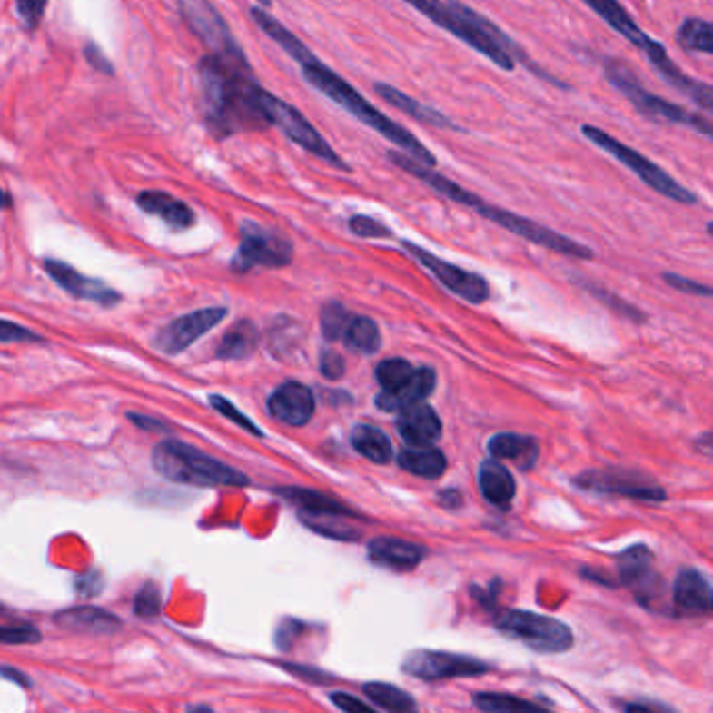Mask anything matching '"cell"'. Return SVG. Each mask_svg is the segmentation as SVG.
<instances>
[{
	"label": "cell",
	"mask_w": 713,
	"mask_h": 713,
	"mask_svg": "<svg viewBox=\"0 0 713 713\" xmlns=\"http://www.w3.org/2000/svg\"><path fill=\"white\" fill-rule=\"evenodd\" d=\"M302 75L306 78L308 84H312L318 93H322L327 99H331L348 112L350 115H354L358 122H362L364 126H369L379 133L387 141L396 144L398 149L404 151L414 159H419L421 163L431 165L435 168L438 165V157H435L431 151H429L423 143L414 136L411 130H406L404 126H400L398 122H393L391 117H387L383 112L364 99L358 90L350 84L348 80H343L342 75L335 74L329 65H324L321 59L310 57L308 61H303L300 65Z\"/></svg>",
	"instance_id": "cell-2"
},
{
	"label": "cell",
	"mask_w": 713,
	"mask_h": 713,
	"mask_svg": "<svg viewBox=\"0 0 713 713\" xmlns=\"http://www.w3.org/2000/svg\"><path fill=\"white\" fill-rule=\"evenodd\" d=\"M661 279L666 281L671 289L682 291V293L697 295V297H713V287L703 285V282H697V281H692V279H687V276H682V274L663 272Z\"/></svg>",
	"instance_id": "cell-45"
},
{
	"label": "cell",
	"mask_w": 713,
	"mask_h": 713,
	"mask_svg": "<svg viewBox=\"0 0 713 713\" xmlns=\"http://www.w3.org/2000/svg\"><path fill=\"white\" fill-rule=\"evenodd\" d=\"M203 122L216 138L264 130L262 88L245 51L207 53L199 61Z\"/></svg>",
	"instance_id": "cell-1"
},
{
	"label": "cell",
	"mask_w": 713,
	"mask_h": 713,
	"mask_svg": "<svg viewBox=\"0 0 713 713\" xmlns=\"http://www.w3.org/2000/svg\"><path fill=\"white\" fill-rule=\"evenodd\" d=\"M375 94L379 96V99H383L387 105H391L393 109H398V112H401L404 115L412 117V120L427 124V126L441 128V130H462L460 126H456V124L450 120L448 115L438 112V109H433V107L425 105V103L412 99V96L401 93L400 88L385 84V82H377Z\"/></svg>",
	"instance_id": "cell-25"
},
{
	"label": "cell",
	"mask_w": 713,
	"mask_h": 713,
	"mask_svg": "<svg viewBox=\"0 0 713 713\" xmlns=\"http://www.w3.org/2000/svg\"><path fill=\"white\" fill-rule=\"evenodd\" d=\"M348 228L360 239H390L393 237L391 228L385 226L379 220L364 216V213H356V216L350 218Z\"/></svg>",
	"instance_id": "cell-40"
},
{
	"label": "cell",
	"mask_w": 713,
	"mask_h": 713,
	"mask_svg": "<svg viewBox=\"0 0 713 713\" xmlns=\"http://www.w3.org/2000/svg\"><path fill=\"white\" fill-rule=\"evenodd\" d=\"M82 53H84V59L90 67L105 75H114V64L107 59V54L101 51L99 45L93 43V40H88L84 48H82Z\"/></svg>",
	"instance_id": "cell-46"
},
{
	"label": "cell",
	"mask_w": 713,
	"mask_h": 713,
	"mask_svg": "<svg viewBox=\"0 0 713 713\" xmlns=\"http://www.w3.org/2000/svg\"><path fill=\"white\" fill-rule=\"evenodd\" d=\"M159 609H162V594H159V588L149 581L134 597V613L138 618L151 619L159 615Z\"/></svg>",
	"instance_id": "cell-42"
},
{
	"label": "cell",
	"mask_w": 713,
	"mask_h": 713,
	"mask_svg": "<svg viewBox=\"0 0 713 713\" xmlns=\"http://www.w3.org/2000/svg\"><path fill=\"white\" fill-rule=\"evenodd\" d=\"M626 711H650V709H669L666 705H649V703H626L624 705Z\"/></svg>",
	"instance_id": "cell-56"
},
{
	"label": "cell",
	"mask_w": 713,
	"mask_h": 713,
	"mask_svg": "<svg viewBox=\"0 0 713 713\" xmlns=\"http://www.w3.org/2000/svg\"><path fill=\"white\" fill-rule=\"evenodd\" d=\"M498 632L528 647L534 653L557 655L567 653L576 642L571 628L560 619L549 615L523 611V609H507L494 618Z\"/></svg>",
	"instance_id": "cell-8"
},
{
	"label": "cell",
	"mask_w": 713,
	"mask_h": 713,
	"mask_svg": "<svg viewBox=\"0 0 713 713\" xmlns=\"http://www.w3.org/2000/svg\"><path fill=\"white\" fill-rule=\"evenodd\" d=\"M258 343L260 333L258 329H255V324L249 321H241L223 337V342H220L216 350V356L220 360H245L258 350Z\"/></svg>",
	"instance_id": "cell-33"
},
{
	"label": "cell",
	"mask_w": 713,
	"mask_h": 713,
	"mask_svg": "<svg viewBox=\"0 0 713 713\" xmlns=\"http://www.w3.org/2000/svg\"><path fill=\"white\" fill-rule=\"evenodd\" d=\"M3 678H5V680H9V682L19 684V687H30V684H32L30 678L24 676L22 671H15L9 666H3Z\"/></svg>",
	"instance_id": "cell-54"
},
{
	"label": "cell",
	"mask_w": 713,
	"mask_h": 713,
	"mask_svg": "<svg viewBox=\"0 0 713 713\" xmlns=\"http://www.w3.org/2000/svg\"><path fill=\"white\" fill-rule=\"evenodd\" d=\"M695 448H697L701 454L711 456V459H713V431L703 433L701 438H697V440H695Z\"/></svg>",
	"instance_id": "cell-55"
},
{
	"label": "cell",
	"mask_w": 713,
	"mask_h": 713,
	"mask_svg": "<svg viewBox=\"0 0 713 713\" xmlns=\"http://www.w3.org/2000/svg\"><path fill=\"white\" fill-rule=\"evenodd\" d=\"M676 40L687 53L713 54V22L701 17H687L678 25Z\"/></svg>",
	"instance_id": "cell-34"
},
{
	"label": "cell",
	"mask_w": 713,
	"mask_h": 713,
	"mask_svg": "<svg viewBox=\"0 0 713 713\" xmlns=\"http://www.w3.org/2000/svg\"><path fill=\"white\" fill-rule=\"evenodd\" d=\"M653 552L645 544L629 546L618 557V571L621 584L632 588L642 607L655 609L653 600L661 594V578L655 571Z\"/></svg>",
	"instance_id": "cell-17"
},
{
	"label": "cell",
	"mask_w": 713,
	"mask_h": 713,
	"mask_svg": "<svg viewBox=\"0 0 713 713\" xmlns=\"http://www.w3.org/2000/svg\"><path fill=\"white\" fill-rule=\"evenodd\" d=\"M226 314H228L226 308H201L186 316H180L155 335L153 339L155 350L170 356L180 354V352L191 348L199 337L210 333L216 324L223 322Z\"/></svg>",
	"instance_id": "cell-16"
},
{
	"label": "cell",
	"mask_w": 713,
	"mask_h": 713,
	"mask_svg": "<svg viewBox=\"0 0 713 713\" xmlns=\"http://www.w3.org/2000/svg\"><path fill=\"white\" fill-rule=\"evenodd\" d=\"M210 404H212V408H216V411L223 414L224 419H228V421H233L234 425H239V427H243L245 431H249V433H253V435H258V438H262V433L260 431V427L253 423L252 419H247L243 412L239 411L237 406L233 404V401H228L224 396H218V393H212L210 396Z\"/></svg>",
	"instance_id": "cell-41"
},
{
	"label": "cell",
	"mask_w": 713,
	"mask_h": 713,
	"mask_svg": "<svg viewBox=\"0 0 713 713\" xmlns=\"http://www.w3.org/2000/svg\"><path fill=\"white\" fill-rule=\"evenodd\" d=\"M440 504L446 509H459L462 504V494L456 490H446L440 494Z\"/></svg>",
	"instance_id": "cell-52"
},
{
	"label": "cell",
	"mask_w": 713,
	"mask_h": 713,
	"mask_svg": "<svg viewBox=\"0 0 713 713\" xmlns=\"http://www.w3.org/2000/svg\"><path fill=\"white\" fill-rule=\"evenodd\" d=\"M321 372H322V377H327L331 381L339 379L345 372L343 358L333 350H324L321 354Z\"/></svg>",
	"instance_id": "cell-47"
},
{
	"label": "cell",
	"mask_w": 713,
	"mask_h": 713,
	"mask_svg": "<svg viewBox=\"0 0 713 713\" xmlns=\"http://www.w3.org/2000/svg\"><path fill=\"white\" fill-rule=\"evenodd\" d=\"M401 669L408 676L419 678L425 682L454 680V678H475L491 671L488 661L475 659L469 655L446 653V650H412L401 663Z\"/></svg>",
	"instance_id": "cell-13"
},
{
	"label": "cell",
	"mask_w": 713,
	"mask_h": 713,
	"mask_svg": "<svg viewBox=\"0 0 713 713\" xmlns=\"http://www.w3.org/2000/svg\"><path fill=\"white\" fill-rule=\"evenodd\" d=\"M352 448L375 465H385L391 459V441L381 429L360 423L350 433Z\"/></svg>",
	"instance_id": "cell-32"
},
{
	"label": "cell",
	"mask_w": 713,
	"mask_h": 713,
	"mask_svg": "<svg viewBox=\"0 0 713 713\" xmlns=\"http://www.w3.org/2000/svg\"><path fill=\"white\" fill-rule=\"evenodd\" d=\"M427 557L423 544L408 542L393 536H379L369 542V559L372 563L390 567L396 571L414 569Z\"/></svg>",
	"instance_id": "cell-24"
},
{
	"label": "cell",
	"mask_w": 713,
	"mask_h": 713,
	"mask_svg": "<svg viewBox=\"0 0 713 713\" xmlns=\"http://www.w3.org/2000/svg\"><path fill=\"white\" fill-rule=\"evenodd\" d=\"M491 459L513 462L519 470H531L540 459V444L531 435L496 433L488 440Z\"/></svg>",
	"instance_id": "cell-26"
},
{
	"label": "cell",
	"mask_w": 713,
	"mask_h": 713,
	"mask_svg": "<svg viewBox=\"0 0 713 713\" xmlns=\"http://www.w3.org/2000/svg\"><path fill=\"white\" fill-rule=\"evenodd\" d=\"M54 624L67 629V632L84 634H115L122 628L120 618L96 607L67 609V611L54 615Z\"/></svg>",
	"instance_id": "cell-29"
},
{
	"label": "cell",
	"mask_w": 713,
	"mask_h": 713,
	"mask_svg": "<svg viewBox=\"0 0 713 713\" xmlns=\"http://www.w3.org/2000/svg\"><path fill=\"white\" fill-rule=\"evenodd\" d=\"M239 249L231 262L234 272H249L253 268H282L293 260V243L285 234L266 228L253 220H243L239 228Z\"/></svg>",
	"instance_id": "cell-10"
},
{
	"label": "cell",
	"mask_w": 713,
	"mask_h": 713,
	"mask_svg": "<svg viewBox=\"0 0 713 713\" xmlns=\"http://www.w3.org/2000/svg\"><path fill=\"white\" fill-rule=\"evenodd\" d=\"M448 199H452V203L470 207V210L480 213L481 218L490 220L491 224L500 226L504 231L513 233L517 237L530 241V243H534L538 247L550 249V252L569 255V258H576V260L594 258L592 249L584 243H579V241H573L571 237H567V234H560L549 226L538 224L534 220L519 216L515 212L502 210V207H498L494 203H488V201H483L480 195H475V193L462 189L460 184H454V189L450 193Z\"/></svg>",
	"instance_id": "cell-5"
},
{
	"label": "cell",
	"mask_w": 713,
	"mask_h": 713,
	"mask_svg": "<svg viewBox=\"0 0 713 713\" xmlns=\"http://www.w3.org/2000/svg\"><path fill=\"white\" fill-rule=\"evenodd\" d=\"M671 609L680 618L713 613V584L698 569L684 567L671 586Z\"/></svg>",
	"instance_id": "cell-18"
},
{
	"label": "cell",
	"mask_w": 713,
	"mask_h": 713,
	"mask_svg": "<svg viewBox=\"0 0 713 713\" xmlns=\"http://www.w3.org/2000/svg\"><path fill=\"white\" fill-rule=\"evenodd\" d=\"M45 270L61 289H65L67 293H72L74 297H80V300L101 303V306H114V303L120 302V293H117V291H114L99 279H90V276L80 274L78 270L65 264V262L45 260Z\"/></svg>",
	"instance_id": "cell-20"
},
{
	"label": "cell",
	"mask_w": 713,
	"mask_h": 713,
	"mask_svg": "<svg viewBox=\"0 0 713 713\" xmlns=\"http://www.w3.org/2000/svg\"><path fill=\"white\" fill-rule=\"evenodd\" d=\"M128 419L133 421V423L138 429H144V431H168V427H165L162 421H157L153 417H147V414H136V412H128Z\"/></svg>",
	"instance_id": "cell-51"
},
{
	"label": "cell",
	"mask_w": 713,
	"mask_h": 713,
	"mask_svg": "<svg viewBox=\"0 0 713 713\" xmlns=\"http://www.w3.org/2000/svg\"><path fill=\"white\" fill-rule=\"evenodd\" d=\"M573 483L579 490L594 491V494H611L624 496L632 500L642 502H663L668 498V491L650 480V477L636 473L629 469H592L579 473Z\"/></svg>",
	"instance_id": "cell-11"
},
{
	"label": "cell",
	"mask_w": 713,
	"mask_h": 713,
	"mask_svg": "<svg viewBox=\"0 0 713 713\" xmlns=\"http://www.w3.org/2000/svg\"><path fill=\"white\" fill-rule=\"evenodd\" d=\"M48 0H15V11L27 32H34L45 17Z\"/></svg>",
	"instance_id": "cell-43"
},
{
	"label": "cell",
	"mask_w": 713,
	"mask_h": 713,
	"mask_svg": "<svg viewBox=\"0 0 713 713\" xmlns=\"http://www.w3.org/2000/svg\"><path fill=\"white\" fill-rule=\"evenodd\" d=\"M136 205L149 216L162 218L172 231H186L197 223L195 210L168 191H141L136 195Z\"/></svg>",
	"instance_id": "cell-21"
},
{
	"label": "cell",
	"mask_w": 713,
	"mask_h": 713,
	"mask_svg": "<svg viewBox=\"0 0 713 713\" xmlns=\"http://www.w3.org/2000/svg\"><path fill=\"white\" fill-rule=\"evenodd\" d=\"M279 494L289 500L291 504H295L300 509V513L303 519H331V517H358L354 510L345 507L343 502L335 500V498H329L327 494H321V491L306 490V488H279L276 490Z\"/></svg>",
	"instance_id": "cell-28"
},
{
	"label": "cell",
	"mask_w": 713,
	"mask_h": 713,
	"mask_svg": "<svg viewBox=\"0 0 713 713\" xmlns=\"http://www.w3.org/2000/svg\"><path fill=\"white\" fill-rule=\"evenodd\" d=\"M255 3H258L260 6H266V9H270V5H272V0H255Z\"/></svg>",
	"instance_id": "cell-58"
},
{
	"label": "cell",
	"mask_w": 713,
	"mask_h": 713,
	"mask_svg": "<svg viewBox=\"0 0 713 713\" xmlns=\"http://www.w3.org/2000/svg\"><path fill=\"white\" fill-rule=\"evenodd\" d=\"M401 247H404L408 255H412L421 266L427 268L429 272L441 282V285H444L448 291H452L454 295L462 297V300L469 303L488 302L490 285L481 274L450 264V262L438 258V255H433L431 252H427V249L417 243H411V241H401Z\"/></svg>",
	"instance_id": "cell-14"
},
{
	"label": "cell",
	"mask_w": 713,
	"mask_h": 713,
	"mask_svg": "<svg viewBox=\"0 0 713 713\" xmlns=\"http://www.w3.org/2000/svg\"><path fill=\"white\" fill-rule=\"evenodd\" d=\"M438 385V375L429 366H421L414 371V375L404 381L396 390H383L377 396L375 404L383 412H401L404 408L419 404L427 396H431V391Z\"/></svg>",
	"instance_id": "cell-23"
},
{
	"label": "cell",
	"mask_w": 713,
	"mask_h": 713,
	"mask_svg": "<svg viewBox=\"0 0 713 713\" xmlns=\"http://www.w3.org/2000/svg\"><path fill=\"white\" fill-rule=\"evenodd\" d=\"M581 134H584L586 141H590L592 144H597L599 149L605 151L607 155H611L613 159H618L621 165H626L636 178L642 180L649 189L659 193V195L682 205H695L698 201L697 193H692L682 183H678L659 163H655L653 159H649L645 153L629 147V144L621 143L619 138H615L613 134L605 133L602 128L586 124V126H581Z\"/></svg>",
	"instance_id": "cell-7"
},
{
	"label": "cell",
	"mask_w": 713,
	"mask_h": 713,
	"mask_svg": "<svg viewBox=\"0 0 713 713\" xmlns=\"http://www.w3.org/2000/svg\"><path fill=\"white\" fill-rule=\"evenodd\" d=\"M3 645H36L43 636L34 626H5L0 629Z\"/></svg>",
	"instance_id": "cell-44"
},
{
	"label": "cell",
	"mask_w": 713,
	"mask_h": 713,
	"mask_svg": "<svg viewBox=\"0 0 713 713\" xmlns=\"http://www.w3.org/2000/svg\"><path fill=\"white\" fill-rule=\"evenodd\" d=\"M3 343H11V342H38V335L32 333V331H27L24 327H19V324H13L9 321H3Z\"/></svg>",
	"instance_id": "cell-49"
},
{
	"label": "cell",
	"mask_w": 713,
	"mask_h": 713,
	"mask_svg": "<svg viewBox=\"0 0 713 713\" xmlns=\"http://www.w3.org/2000/svg\"><path fill=\"white\" fill-rule=\"evenodd\" d=\"M473 705L486 713H513V711H544V705L528 701V698L504 695V692H477Z\"/></svg>",
	"instance_id": "cell-36"
},
{
	"label": "cell",
	"mask_w": 713,
	"mask_h": 713,
	"mask_svg": "<svg viewBox=\"0 0 713 713\" xmlns=\"http://www.w3.org/2000/svg\"><path fill=\"white\" fill-rule=\"evenodd\" d=\"M602 72H605L609 84L618 90V93L624 94L626 99L632 103L636 112L649 117V120L678 124V126L695 130V133L713 141L711 120H708V117L701 114H692L688 109L676 105V103L663 99L659 94L650 93V90L642 86V82L636 78V74L626 64H621V61L613 57H605V61H602Z\"/></svg>",
	"instance_id": "cell-6"
},
{
	"label": "cell",
	"mask_w": 713,
	"mask_h": 713,
	"mask_svg": "<svg viewBox=\"0 0 713 713\" xmlns=\"http://www.w3.org/2000/svg\"><path fill=\"white\" fill-rule=\"evenodd\" d=\"M291 671H293L295 676H300L302 680L303 678H306L308 682H329V676H324V674H321V671H316V669H306V668H289Z\"/></svg>",
	"instance_id": "cell-53"
},
{
	"label": "cell",
	"mask_w": 713,
	"mask_h": 713,
	"mask_svg": "<svg viewBox=\"0 0 713 713\" xmlns=\"http://www.w3.org/2000/svg\"><path fill=\"white\" fill-rule=\"evenodd\" d=\"M268 412L276 421L291 427H303L314 417V393L310 387L297 381H287L276 387L268 398Z\"/></svg>",
	"instance_id": "cell-19"
},
{
	"label": "cell",
	"mask_w": 713,
	"mask_h": 713,
	"mask_svg": "<svg viewBox=\"0 0 713 713\" xmlns=\"http://www.w3.org/2000/svg\"><path fill=\"white\" fill-rule=\"evenodd\" d=\"M400 438L408 446H433L441 438V421L438 412L425 401L404 408L396 419Z\"/></svg>",
	"instance_id": "cell-22"
},
{
	"label": "cell",
	"mask_w": 713,
	"mask_h": 713,
	"mask_svg": "<svg viewBox=\"0 0 713 713\" xmlns=\"http://www.w3.org/2000/svg\"><path fill=\"white\" fill-rule=\"evenodd\" d=\"M477 483H480L481 496L486 498L491 507L509 509L515 500L517 483L510 470L498 459H488L477 470Z\"/></svg>",
	"instance_id": "cell-27"
},
{
	"label": "cell",
	"mask_w": 713,
	"mask_h": 713,
	"mask_svg": "<svg viewBox=\"0 0 713 713\" xmlns=\"http://www.w3.org/2000/svg\"><path fill=\"white\" fill-rule=\"evenodd\" d=\"M366 697H369V701H372L377 705V708L385 709V711H412L417 709V703H414V698L408 695L398 687H391V684H383V682H369L364 687Z\"/></svg>",
	"instance_id": "cell-37"
},
{
	"label": "cell",
	"mask_w": 713,
	"mask_h": 713,
	"mask_svg": "<svg viewBox=\"0 0 713 713\" xmlns=\"http://www.w3.org/2000/svg\"><path fill=\"white\" fill-rule=\"evenodd\" d=\"M249 17H252L253 24L258 25L260 30L264 32L270 40H272V43L279 45L282 51H285L289 57L295 61V64L302 65L303 61L314 57V53L310 51V48L303 45L302 40L289 30V27L282 25L279 19L272 15V13H268L266 6H252V9H249Z\"/></svg>",
	"instance_id": "cell-30"
},
{
	"label": "cell",
	"mask_w": 713,
	"mask_h": 713,
	"mask_svg": "<svg viewBox=\"0 0 713 713\" xmlns=\"http://www.w3.org/2000/svg\"><path fill=\"white\" fill-rule=\"evenodd\" d=\"M342 339L350 350L358 352V354L369 356V354H375V352L381 348V333L377 322L366 316L354 314Z\"/></svg>",
	"instance_id": "cell-35"
},
{
	"label": "cell",
	"mask_w": 713,
	"mask_h": 713,
	"mask_svg": "<svg viewBox=\"0 0 713 713\" xmlns=\"http://www.w3.org/2000/svg\"><path fill=\"white\" fill-rule=\"evenodd\" d=\"M406 3L412 9L423 13L429 22L450 32L460 43L473 48L475 53L491 61L496 67H500L502 72H513L515 69V57L494 36L496 24L483 17L481 13L459 3V0H446V3L444 0H406Z\"/></svg>",
	"instance_id": "cell-3"
},
{
	"label": "cell",
	"mask_w": 713,
	"mask_h": 713,
	"mask_svg": "<svg viewBox=\"0 0 713 713\" xmlns=\"http://www.w3.org/2000/svg\"><path fill=\"white\" fill-rule=\"evenodd\" d=\"M352 318H354V314H352L348 308H343L339 302H329L321 312V329L324 339H327V342L342 339L348 324L352 322Z\"/></svg>",
	"instance_id": "cell-38"
},
{
	"label": "cell",
	"mask_w": 713,
	"mask_h": 713,
	"mask_svg": "<svg viewBox=\"0 0 713 713\" xmlns=\"http://www.w3.org/2000/svg\"><path fill=\"white\" fill-rule=\"evenodd\" d=\"M260 103L268 128H276L279 133L285 134V138H289L291 143L302 147L303 151H308L310 155L322 159L324 163L333 165V168L342 172H352L350 165L337 155V151L331 147L327 138L318 133L312 126V122H310L300 109H295L291 103L279 99V96L268 93V90H262Z\"/></svg>",
	"instance_id": "cell-9"
},
{
	"label": "cell",
	"mask_w": 713,
	"mask_h": 713,
	"mask_svg": "<svg viewBox=\"0 0 713 713\" xmlns=\"http://www.w3.org/2000/svg\"><path fill=\"white\" fill-rule=\"evenodd\" d=\"M414 371L417 369L404 358H387L377 366L375 377L383 390H396V387L414 375Z\"/></svg>",
	"instance_id": "cell-39"
},
{
	"label": "cell",
	"mask_w": 713,
	"mask_h": 713,
	"mask_svg": "<svg viewBox=\"0 0 713 713\" xmlns=\"http://www.w3.org/2000/svg\"><path fill=\"white\" fill-rule=\"evenodd\" d=\"M588 289L592 291L594 295L599 297V300H602L607 303V306H613L615 310H621V314H626V316H629V318H636V321H642V316L639 310L636 308H632L629 306V303H626V302H621L618 295H613V293H607V291H602V289H599V287H594V285H588Z\"/></svg>",
	"instance_id": "cell-48"
},
{
	"label": "cell",
	"mask_w": 713,
	"mask_h": 713,
	"mask_svg": "<svg viewBox=\"0 0 713 713\" xmlns=\"http://www.w3.org/2000/svg\"><path fill=\"white\" fill-rule=\"evenodd\" d=\"M153 467L168 481L184 483V486L243 488L252 483L241 470L178 440H163L162 444L155 446Z\"/></svg>",
	"instance_id": "cell-4"
},
{
	"label": "cell",
	"mask_w": 713,
	"mask_h": 713,
	"mask_svg": "<svg viewBox=\"0 0 713 713\" xmlns=\"http://www.w3.org/2000/svg\"><path fill=\"white\" fill-rule=\"evenodd\" d=\"M398 465L417 477L438 480L446 473L448 460L444 452L433 446H408L398 454Z\"/></svg>",
	"instance_id": "cell-31"
},
{
	"label": "cell",
	"mask_w": 713,
	"mask_h": 713,
	"mask_svg": "<svg viewBox=\"0 0 713 713\" xmlns=\"http://www.w3.org/2000/svg\"><path fill=\"white\" fill-rule=\"evenodd\" d=\"M5 207H6V210H9V207H11V193L9 191H5Z\"/></svg>",
	"instance_id": "cell-57"
},
{
	"label": "cell",
	"mask_w": 713,
	"mask_h": 713,
	"mask_svg": "<svg viewBox=\"0 0 713 713\" xmlns=\"http://www.w3.org/2000/svg\"><path fill=\"white\" fill-rule=\"evenodd\" d=\"M629 45L636 46L642 54H645L649 64L653 65V69L661 80H666L671 88H676L678 93L688 96L695 105H698L713 115V84H708V82L684 74L682 69L671 61V57L668 54V48L650 38L642 27L634 34V40H629Z\"/></svg>",
	"instance_id": "cell-12"
},
{
	"label": "cell",
	"mask_w": 713,
	"mask_h": 713,
	"mask_svg": "<svg viewBox=\"0 0 713 713\" xmlns=\"http://www.w3.org/2000/svg\"><path fill=\"white\" fill-rule=\"evenodd\" d=\"M331 703L337 705L342 711H366V713L372 711L369 703L360 701V698L348 695V692H333V695H331Z\"/></svg>",
	"instance_id": "cell-50"
},
{
	"label": "cell",
	"mask_w": 713,
	"mask_h": 713,
	"mask_svg": "<svg viewBox=\"0 0 713 713\" xmlns=\"http://www.w3.org/2000/svg\"><path fill=\"white\" fill-rule=\"evenodd\" d=\"M178 9L184 24L197 34V38L210 48V53L243 51L210 0H178Z\"/></svg>",
	"instance_id": "cell-15"
}]
</instances>
